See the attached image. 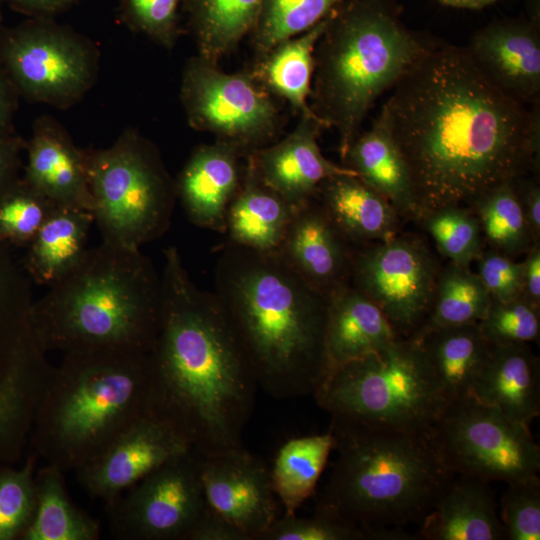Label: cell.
<instances>
[{
    "label": "cell",
    "mask_w": 540,
    "mask_h": 540,
    "mask_svg": "<svg viewBox=\"0 0 540 540\" xmlns=\"http://www.w3.org/2000/svg\"><path fill=\"white\" fill-rule=\"evenodd\" d=\"M391 91L378 116L409 169L419 219L539 174L540 101L528 110L504 94L465 47L434 42Z\"/></svg>",
    "instance_id": "cell-1"
},
{
    "label": "cell",
    "mask_w": 540,
    "mask_h": 540,
    "mask_svg": "<svg viewBox=\"0 0 540 540\" xmlns=\"http://www.w3.org/2000/svg\"><path fill=\"white\" fill-rule=\"evenodd\" d=\"M159 327L148 351V413L203 456L243 449L259 388L214 293L164 250Z\"/></svg>",
    "instance_id": "cell-2"
},
{
    "label": "cell",
    "mask_w": 540,
    "mask_h": 540,
    "mask_svg": "<svg viewBox=\"0 0 540 540\" xmlns=\"http://www.w3.org/2000/svg\"><path fill=\"white\" fill-rule=\"evenodd\" d=\"M214 294L259 388L277 399L313 395L329 372L328 299L278 254L227 241Z\"/></svg>",
    "instance_id": "cell-3"
},
{
    "label": "cell",
    "mask_w": 540,
    "mask_h": 540,
    "mask_svg": "<svg viewBox=\"0 0 540 540\" xmlns=\"http://www.w3.org/2000/svg\"><path fill=\"white\" fill-rule=\"evenodd\" d=\"M28 311L46 353L148 352L156 337L161 275L140 249L101 242Z\"/></svg>",
    "instance_id": "cell-4"
},
{
    "label": "cell",
    "mask_w": 540,
    "mask_h": 540,
    "mask_svg": "<svg viewBox=\"0 0 540 540\" xmlns=\"http://www.w3.org/2000/svg\"><path fill=\"white\" fill-rule=\"evenodd\" d=\"M337 453L317 500L321 511L361 528L368 540H411L454 475L428 435L331 424Z\"/></svg>",
    "instance_id": "cell-5"
},
{
    "label": "cell",
    "mask_w": 540,
    "mask_h": 540,
    "mask_svg": "<svg viewBox=\"0 0 540 540\" xmlns=\"http://www.w3.org/2000/svg\"><path fill=\"white\" fill-rule=\"evenodd\" d=\"M398 0H342L315 46L310 107L338 133L342 158L375 101L434 44L402 21Z\"/></svg>",
    "instance_id": "cell-6"
},
{
    "label": "cell",
    "mask_w": 540,
    "mask_h": 540,
    "mask_svg": "<svg viewBox=\"0 0 540 540\" xmlns=\"http://www.w3.org/2000/svg\"><path fill=\"white\" fill-rule=\"evenodd\" d=\"M148 409V352L67 353L54 367L31 441L46 464L76 471Z\"/></svg>",
    "instance_id": "cell-7"
},
{
    "label": "cell",
    "mask_w": 540,
    "mask_h": 540,
    "mask_svg": "<svg viewBox=\"0 0 540 540\" xmlns=\"http://www.w3.org/2000/svg\"><path fill=\"white\" fill-rule=\"evenodd\" d=\"M313 396L331 424L424 435L447 404L419 342L404 337L332 369Z\"/></svg>",
    "instance_id": "cell-8"
},
{
    "label": "cell",
    "mask_w": 540,
    "mask_h": 540,
    "mask_svg": "<svg viewBox=\"0 0 540 540\" xmlns=\"http://www.w3.org/2000/svg\"><path fill=\"white\" fill-rule=\"evenodd\" d=\"M85 156L103 242L140 249L169 229L176 182L150 140L126 129L109 147L85 149Z\"/></svg>",
    "instance_id": "cell-9"
},
{
    "label": "cell",
    "mask_w": 540,
    "mask_h": 540,
    "mask_svg": "<svg viewBox=\"0 0 540 540\" xmlns=\"http://www.w3.org/2000/svg\"><path fill=\"white\" fill-rule=\"evenodd\" d=\"M428 438L454 475L506 483L539 477L540 447L529 427L472 394L447 402Z\"/></svg>",
    "instance_id": "cell-10"
},
{
    "label": "cell",
    "mask_w": 540,
    "mask_h": 540,
    "mask_svg": "<svg viewBox=\"0 0 540 540\" xmlns=\"http://www.w3.org/2000/svg\"><path fill=\"white\" fill-rule=\"evenodd\" d=\"M0 64L19 96L68 109L95 84L100 53L73 31L31 21L0 33Z\"/></svg>",
    "instance_id": "cell-11"
},
{
    "label": "cell",
    "mask_w": 540,
    "mask_h": 540,
    "mask_svg": "<svg viewBox=\"0 0 540 540\" xmlns=\"http://www.w3.org/2000/svg\"><path fill=\"white\" fill-rule=\"evenodd\" d=\"M180 99L193 129L247 154L268 145L281 129L272 95L250 70L226 73L196 55L184 67Z\"/></svg>",
    "instance_id": "cell-12"
},
{
    "label": "cell",
    "mask_w": 540,
    "mask_h": 540,
    "mask_svg": "<svg viewBox=\"0 0 540 540\" xmlns=\"http://www.w3.org/2000/svg\"><path fill=\"white\" fill-rule=\"evenodd\" d=\"M441 266L414 234L354 246L351 285L372 300L396 333L411 338L425 320Z\"/></svg>",
    "instance_id": "cell-13"
},
{
    "label": "cell",
    "mask_w": 540,
    "mask_h": 540,
    "mask_svg": "<svg viewBox=\"0 0 540 540\" xmlns=\"http://www.w3.org/2000/svg\"><path fill=\"white\" fill-rule=\"evenodd\" d=\"M201 454L164 463L106 504L111 534L121 540H189L207 503Z\"/></svg>",
    "instance_id": "cell-14"
},
{
    "label": "cell",
    "mask_w": 540,
    "mask_h": 540,
    "mask_svg": "<svg viewBox=\"0 0 540 540\" xmlns=\"http://www.w3.org/2000/svg\"><path fill=\"white\" fill-rule=\"evenodd\" d=\"M191 449L173 427L147 413L74 472L91 497L108 504L164 463Z\"/></svg>",
    "instance_id": "cell-15"
},
{
    "label": "cell",
    "mask_w": 540,
    "mask_h": 540,
    "mask_svg": "<svg viewBox=\"0 0 540 540\" xmlns=\"http://www.w3.org/2000/svg\"><path fill=\"white\" fill-rule=\"evenodd\" d=\"M201 480L207 506L248 540H259L279 517L269 468L246 448L202 455Z\"/></svg>",
    "instance_id": "cell-16"
},
{
    "label": "cell",
    "mask_w": 540,
    "mask_h": 540,
    "mask_svg": "<svg viewBox=\"0 0 540 540\" xmlns=\"http://www.w3.org/2000/svg\"><path fill=\"white\" fill-rule=\"evenodd\" d=\"M465 49L496 88L526 105L540 98V25L501 18L477 29Z\"/></svg>",
    "instance_id": "cell-17"
},
{
    "label": "cell",
    "mask_w": 540,
    "mask_h": 540,
    "mask_svg": "<svg viewBox=\"0 0 540 540\" xmlns=\"http://www.w3.org/2000/svg\"><path fill=\"white\" fill-rule=\"evenodd\" d=\"M322 122L314 114L301 115L296 127L280 141L254 149L246 161L257 176L293 207L313 199L320 184L337 175L357 174L328 160L318 138Z\"/></svg>",
    "instance_id": "cell-18"
},
{
    "label": "cell",
    "mask_w": 540,
    "mask_h": 540,
    "mask_svg": "<svg viewBox=\"0 0 540 540\" xmlns=\"http://www.w3.org/2000/svg\"><path fill=\"white\" fill-rule=\"evenodd\" d=\"M353 251L314 197L295 207L277 254L328 299L351 284Z\"/></svg>",
    "instance_id": "cell-19"
},
{
    "label": "cell",
    "mask_w": 540,
    "mask_h": 540,
    "mask_svg": "<svg viewBox=\"0 0 540 540\" xmlns=\"http://www.w3.org/2000/svg\"><path fill=\"white\" fill-rule=\"evenodd\" d=\"M23 181L57 206L93 212L85 149L49 115L38 117L26 142Z\"/></svg>",
    "instance_id": "cell-20"
},
{
    "label": "cell",
    "mask_w": 540,
    "mask_h": 540,
    "mask_svg": "<svg viewBox=\"0 0 540 540\" xmlns=\"http://www.w3.org/2000/svg\"><path fill=\"white\" fill-rule=\"evenodd\" d=\"M246 155L217 140L192 151L175 182L177 200L194 225L225 233L227 209L240 186Z\"/></svg>",
    "instance_id": "cell-21"
},
{
    "label": "cell",
    "mask_w": 540,
    "mask_h": 540,
    "mask_svg": "<svg viewBox=\"0 0 540 540\" xmlns=\"http://www.w3.org/2000/svg\"><path fill=\"white\" fill-rule=\"evenodd\" d=\"M454 475L420 522L417 539L501 540L505 530L488 482Z\"/></svg>",
    "instance_id": "cell-22"
},
{
    "label": "cell",
    "mask_w": 540,
    "mask_h": 540,
    "mask_svg": "<svg viewBox=\"0 0 540 540\" xmlns=\"http://www.w3.org/2000/svg\"><path fill=\"white\" fill-rule=\"evenodd\" d=\"M471 394L525 426L540 415V364L528 344L496 345Z\"/></svg>",
    "instance_id": "cell-23"
},
{
    "label": "cell",
    "mask_w": 540,
    "mask_h": 540,
    "mask_svg": "<svg viewBox=\"0 0 540 540\" xmlns=\"http://www.w3.org/2000/svg\"><path fill=\"white\" fill-rule=\"evenodd\" d=\"M398 337L381 309L351 284L328 298L325 347L329 372L381 350Z\"/></svg>",
    "instance_id": "cell-24"
},
{
    "label": "cell",
    "mask_w": 540,
    "mask_h": 540,
    "mask_svg": "<svg viewBox=\"0 0 540 540\" xmlns=\"http://www.w3.org/2000/svg\"><path fill=\"white\" fill-rule=\"evenodd\" d=\"M315 197L354 246L384 240L399 232L401 218L395 208L356 175L324 180Z\"/></svg>",
    "instance_id": "cell-25"
},
{
    "label": "cell",
    "mask_w": 540,
    "mask_h": 540,
    "mask_svg": "<svg viewBox=\"0 0 540 540\" xmlns=\"http://www.w3.org/2000/svg\"><path fill=\"white\" fill-rule=\"evenodd\" d=\"M341 159L344 166L385 197L401 219L418 221L409 169L379 116L368 130L359 132Z\"/></svg>",
    "instance_id": "cell-26"
},
{
    "label": "cell",
    "mask_w": 540,
    "mask_h": 540,
    "mask_svg": "<svg viewBox=\"0 0 540 540\" xmlns=\"http://www.w3.org/2000/svg\"><path fill=\"white\" fill-rule=\"evenodd\" d=\"M294 209L257 176L245 157L240 186L226 213L228 241L255 251L277 254Z\"/></svg>",
    "instance_id": "cell-27"
},
{
    "label": "cell",
    "mask_w": 540,
    "mask_h": 540,
    "mask_svg": "<svg viewBox=\"0 0 540 540\" xmlns=\"http://www.w3.org/2000/svg\"><path fill=\"white\" fill-rule=\"evenodd\" d=\"M446 401L471 394L491 351L478 323L429 331L417 339Z\"/></svg>",
    "instance_id": "cell-28"
},
{
    "label": "cell",
    "mask_w": 540,
    "mask_h": 540,
    "mask_svg": "<svg viewBox=\"0 0 540 540\" xmlns=\"http://www.w3.org/2000/svg\"><path fill=\"white\" fill-rule=\"evenodd\" d=\"M91 211L55 206L28 245L26 267L33 280L50 287L67 275L87 252Z\"/></svg>",
    "instance_id": "cell-29"
},
{
    "label": "cell",
    "mask_w": 540,
    "mask_h": 540,
    "mask_svg": "<svg viewBox=\"0 0 540 540\" xmlns=\"http://www.w3.org/2000/svg\"><path fill=\"white\" fill-rule=\"evenodd\" d=\"M327 19L328 16L309 30L280 42L257 58L250 70L272 96L287 101L300 116L314 114L308 102L312 92L314 50Z\"/></svg>",
    "instance_id": "cell-30"
},
{
    "label": "cell",
    "mask_w": 540,
    "mask_h": 540,
    "mask_svg": "<svg viewBox=\"0 0 540 540\" xmlns=\"http://www.w3.org/2000/svg\"><path fill=\"white\" fill-rule=\"evenodd\" d=\"M334 445L335 438L329 430L291 438L279 447L269 474L285 515L296 514L315 493Z\"/></svg>",
    "instance_id": "cell-31"
},
{
    "label": "cell",
    "mask_w": 540,
    "mask_h": 540,
    "mask_svg": "<svg viewBox=\"0 0 540 540\" xmlns=\"http://www.w3.org/2000/svg\"><path fill=\"white\" fill-rule=\"evenodd\" d=\"M35 479L34 512L22 539L97 540L100 537L98 522L72 502L64 471L45 463Z\"/></svg>",
    "instance_id": "cell-32"
},
{
    "label": "cell",
    "mask_w": 540,
    "mask_h": 540,
    "mask_svg": "<svg viewBox=\"0 0 540 540\" xmlns=\"http://www.w3.org/2000/svg\"><path fill=\"white\" fill-rule=\"evenodd\" d=\"M197 56L218 64L253 31L262 0H183Z\"/></svg>",
    "instance_id": "cell-33"
},
{
    "label": "cell",
    "mask_w": 540,
    "mask_h": 540,
    "mask_svg": "<svg viewBox=\"0 0 540 540\" xmlns=\"http://www.w3.org/2000/svg\"><path fill=\"white\" fill-rule=\"evenodd\" d=\"M491 300L476 272L448 262L440 269L430 310L411 339L436 329L479 323Z\"/></svg>",
    "instance_id": "cell-34"
},
{
    "label": "cell",
    "mask_w": 540,
    "mask_h": 540,
    "mask_svg": "<svg viewBox=\"0 0 540 540\" xmlns=\"http://www.w3.org/2000/svg\"><path fill=\"white\" fill-rule=\"evenodd\" d=\"M469 207L488 248L516 258L535 245L512 181L481 195Z\"/></svg>",
    "instance_id": "cell-35"
},
{
    "label": "cell",
    "mask_w": 540,
    "mask_h": 540,
    "mask_svg": "<svg viewBox=\"0 0 540 540\" xmlns=\"http://www.w3.org/2000/svg\"><path fill=\"white\" fill-rule=\"evenodd\" d=\"M342 0H262L251 32L257 58L323 20Z\"/></svg>",
    "instance_id": "cell-36"
},
{
    "label": "cell",
    "mask_w": 540,
    "mask_h": 540,
    "mask_svg": "<svg viewBox=\"0 0 540 540\" xmlns=\"http://www.w3.org/2000/svg\"><path fill=\"white\" fill-rule=\"evenodd\" d=\"M417 222L449 262L470 267L484 248L478 219L469 206L439 207L426 212Z\"/></svg>",
    "instance_id": "cell-37"
},
{
    "label": "cell",
    "mask_w": 540,
    "mask_h": 540,
    "mask_svg": "<svg viewBox=\"0 0 540 540\" xmlns=\"http://www.w3.org/2000/svg\"><path fill=\"white\" fill-rule=\"evenodd\" d=\"M55 206L19 178L0 196V240L28 246Z\"/></svg>",
    "instance_id": "cell-38"
},
{
    "label": "cell",
    "mask_w": 540,
    "mask_h": 540,
    "mask_svg": "<svg viewBox=\"0 0 540 540\" xmlns=\"http://www.w3.org/2000/svg\"><path fill=\"white\" fill-rule=\"evenodd\" d=\"M478 326L492 346L529 344L540 336V308L522 297L508 301L492 299Z\"/></svg>",
    "instance_id": "cell-39"
},
{
    "label": "cell",
    "mask_w": 540,
    "mask_h": 540,
    "mask_svg": "<svg viewBox=\"0 0 540 540\" xmlns=\"http://www.w3.org/2000/svg\"><path fill=\"white\" fill-rule=\"evenodd\" d=\"M35 458L20 469L0 471V540L21 536L29 525L36 499Z\"/></svg>",
    "instance_id": "cell-40"
},
{
    "label": "cell",
    "mask_w": 540,
    "mask_h": 540,
    "mask_svg": "<svg viewBox=\"0 0 540 540\" xmlns=\"http://www.w3.org/2000/svg\"><path fill=\"white\" fill-rule=\"evenodd\" d=\"M501 498L500 519L509 540L540 539L539 477L507 483Z\"/></svg>",
    "instance_id": "cell-41"
},
{
    "label": "cell",
    "mask_w": 540,
    "mask_h": 540,
    "mask_svg": "<svg viewBox=\"0 0 540 540\" xmlns=\"http://www.w3.org/2000/svg\"><path fill=\"white\" fill-rule=\"evenodd\" d=\"M259 540H368L358 526L315 510L310 517L279 516Z\"/></svg>",
    "instance_id": "cell-42"
},
{
    "label": "cell",
    "mask_w": 540,
    "mask_h": 540,
    "mask_svg": "<svg viewBox=\"0 0 540 540\" xmlns=\"http://www.w3.org/2000/svg\"><path fill=\"white\" fill-rule=\"evenodd\" d=\"M180 0H127L132 26L156 44L172 49L178 38L177 12Z\"/></svg>",
    "instance_id": "cell-43"
},
{
    "label": "cell",
    "mask_w": 540,
    "mask_h": 540,
    "mask_svg": "<svg viewBox=\"0 0 540 540\" xmlns=\"http://www.w3.org/2000/svg\"><path fill=\"white\" fill-rule=\"evenodd\" d=\"M477 274L494 300L508 301L521 297L522 261L491 248H483L475 260Z\"/></svg>",
    "instance_id": "cell-44"
},
{
    "label": "cell",
    "mask_w": 540,
    "mask_h": 540,
    "mask_svg": "<svg viewBox=\"0 0 540 540\" xmlns=\"http://www.w3.org/2000/svg\"><path fill=\"white\" fill-rule=\"evenodd\" d=\"M535 244H540V186L536 176L523 175L512 181Z\"/></svg>",
    "instance_id": "cell-45"
},
{
    "label": "cell",
    "mask_w": 540,
    "mask_h": 540,
    "mask_svg": "<svg viewBox=\"0 0 540 540\" xmlns=\"http://www.w3.org/2000/svg\"><path fill=\"white\" fill-rule=\"evenodd\" d=\"M26 141L15 132L0 136V196L20 177Z\"/></svg>",
    "instance_id": "cell-46"
},
{
    "label": "cell",
    "mask_w": 540,
    "mask_h": 540,
    "mask_svg": "<svg viewBox=\"0 0 540 540\" xmlns=\"http://www.w3.org/2000/svg\"><path fill=\"white\" fill-rule=\"evenodd\" d=\"M189 540H248L245 534L208 506Z\"/></svg>",
    "instance_id": "cell-47"
},
{
    "label": "cell",
    "mask_w": 540,
    "mask_h": 540,
    "mask_svg": "<svg viewBox=\"0 0 540 540\" xmlns=\"http://www.w3.org/2000/svg\"><path fill=\"white\" fill-rule=\"evenodd\" d=\"M521 297L540 308V244L533 245L522 261Z\"/></svg>",
    "instance_id": "cell-48"
},
{
    "label": "cell",
    "mask_w": 540,
    "mask_h": 540,
    "mask_svg": "<svg viewBox=\"0 0 540 540\" xmlns=\"http://www.w3.org/2000/svg\"><path fill=\"white\" fill-rule=\"evenodd\" d=\"M19 95L0 64V136L13 133Z\"/></svg>",
    "instance_id": "cell-49"
},
{
    "label": "cell",
    "mask_w": 540,
    "mask_h": 540,
    "mask_svg": "<svg viewBox=\"0 0 540 540\" xmlns=\"http://www.w3.org/2000/svg\"><path fill=\"white\" fill-rule=\"evenodd\" d=\"M18 9L34 15H46L57 12L74 0H10Z\"/></svg>",
    "instance_id": "cell-50"
},
{
    "label": "cell",
    "mask_w": 540,
    "mask_h": 540,
    "mask_svg": "<svg viewBox=\"0 0 540 540\" xmlns=\"http://www.w3.org/2000/svg\"><path fill=\"white\" fill-rule=\"evenodd\" d=\"M14 279L5 262L0 260V305L14 293Z\"/></svg>",
    "instance_id": "cell-51"
},
{
    "label": "cell",
    "mask_w": 540,
    "mask_h": 540,
    "mask_svg": "<svg viewBox=\"0 0 540 540\" xmlns=\"http://www.w3.org/2000/svg\"><path fill=\"white\" fill-rule=\"evenodd\" d=\"M442 5L468 10H479L488 7L499 0H436Z\"/></svg>",
    "instance_id": "cell-52"
},
{
    "label": "cell",
    "mask_w": 540,
    "mask_h": 540,
    "mask_svg": "<svg viewBox=\"0 0 540 540\" xmlns=\"http://www.w3.org/2000/svg\"><path fill=\"white\" fill-rule=\"evenodd\" d=\"M527 18L540 25V0H525Z\"/></svg>",
    "instance_id": "cell-53"
}]
</instances>
